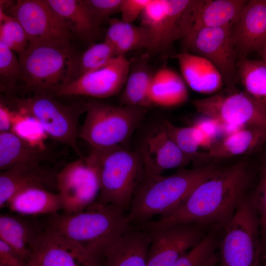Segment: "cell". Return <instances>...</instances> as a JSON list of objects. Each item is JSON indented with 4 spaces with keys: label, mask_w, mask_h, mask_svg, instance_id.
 <instances>
[{
    "label": "cell",
    "mask_w": 266,
    "mask_h": 266,
    "mask_svg": "<svg viewBox=\"0 0 266 266\" xmlns=\"http://www.w3.org/2000/svg\"><path fill=\"white\" fill-rule=\"evenodd\" d=\"M258 167L241 161L220 167L199 184L169 216L139 225L144 230L175 224H214L223 228L255 186Z\"/></svg>",
    "instance_id": "1"
},
{
    "label": "cell",
    "mask_w": 266,
    "mask_h": 266,
    "mask_svg": "<svg viewBox=\"0 0 266 266\" xmlns=\"http://www.w3.org/2000/svg\"><path fill=\"white\" fill-rule=\"evenodd\" d=\"M221 167L211 162L171 175L144 177L133 198L127 214L130 223L140 225L155 215L165 218L174 212L201 183Z\"/></svg>",
    "instance_id": "2"
},
{
    "label": "cell",
    "mask_w": 266,
    "mask_h": 266,
    "mask_svg": "<svg viewBox=\"0 0 266 266\" xmlns=\"http://www.w3.org/2000/svg\"><path fill=\"white\" fill-rule=\"evenodd\" d=\"M49 216L45 229L81 244L100 259L132 226L124 211L97 200L76 213Z\"/></svg>",
    "instance_id": "3"
},
{
    "label": "cell",
    "mask_w": 266,
    "mask_h": 266,
    "mask_svg": "<svg viewBox=\"0 0 266 266\" xmlns=\"http://www.w3.org/2000/svg\"><path fill=\"white\" fill-rule=\"evenodd\" d=\"M80 55L70 42L30 44L18 55L22 70L21 90L56 97L79 77Z\"/></svg>",
    "instance_id": "4"
},
{
    "label": "cell",
    "mask_w": 266,
    "mask_h": 266,
    "mask_svg": "<svg viewBox=\"0 0 266 266\" xmlns=\"http://www.w3.org/2000/svg\"><path fill=\"white\" fill-rule=\"evenodd\" d=\"M99 177L100 189L96 200L128 211L145 177L139 149L131 151L118 146L101 150Z\"/></svg>",
    "instance_id": "5"
},
{
    "label": "cell",
    "mask_w": 266,
    "mask_h": 266,
    "mask_svg": "<svg viewBox=\"0 0 266 266\" xmlns=\"http://www.w3.org/2000/svg\"><path fill=\"white\" fill-rule=\"evenodd\" d=\"M55 97L33 95L26 98L5 95L0 98L11 109L35 117L48 136L70 147L79 157L83 156L78 147L77 129L80 116L86 112V102L62 104Z\"/></svg>",
    "instance_id": "6"
},
{
    "label": "cell",
    "mask_w": 266,
    "mask_h": 266,
    "mask_svg": "<svg viewBox=\"0 0 266 266\" xmlns=\"http://www.w3.org/2000/svg\"><path fill=\"white\" fill-rule=\"evenodd\" d=\"M86 116L79 137L91 148L104 150L120 146L127 141L140 123L146 108L114 105L99 101H86Z\"/></svg>",
    "instance_id": "7"
},
{
    "label": "cell",
    "mask_w": 266,
    "mask_h": 266,
    "mask_svg": "<svg viewBox=\"0 0 266 266\" xmlns=\"http://www.w3.org/2000/svg\"><path fill=\"white\" fill-rule=\"evenodd\" d=\"M223 229L218 246L220 266H262L260 223L252 192Z\"/></svg>",
    "instance_id": "8"
},
{
    "label": "cell",
    "mask_w": 266,
    "mask_h": 266,
    "mask_svg": "<svg viewBox=\"0 0 266 266\" xmlns=\"http://www.w3.org/2000/svg\"><path fill=\"white\" fill-rule=\"evenodd\" d=\"M100 156V150L91 148L88 156L70 162L57 174L56 188L63 212L82 211L97 200Z\"/></svg>",
    "instance_id": "9"
},
{
    "label": "cell",
    "mask_w": 266,
    "mask_h": 266,
    "mask_svg": "<svg viewBox=\"0 0 266 266\" xmlns=\"http://www.w3.org/2000/svg\"><path fill=\"white\" fill-rule=\"evenodd\" d=\"M233 87L210 97L195 100L192 104L203 116L236 130L251 126L266 130V104L244 91L233 90Z\"/></svg>",
    "instance_id": "10"
},
{
    "label": "cell",
    "mask_w": 266,
    "mask_h": 266,
    "mask_svg": "<svg viewBox=\"0 0 266 266\" xmlns=\"http://www.w3.org/2000/svg\"><path fill=\"white\" fill-rule=\"evenodd\" d=\"M232 27L205 28L191 31L181 39L183 51L201 56L221 73L224 83L234 86L238 80V59L232 37Z\"/></svg>",
    "instance_id": "11"
},
{
    "label": "cell",
    "mask_w": 266,
    "mask_h": 266,
    "mask_svg": "<svg viewBox=\"0 0 266 266\" xmlns=\"http://www.w3.org/2000/svg\"><path fill=\"white\" fill-rule=\"evenodd\" d=\"M8 10L23 27L30 44L68 42L73 35L46 0H18Z\"/></svg>",
    "instance_id": "12"
},
{
    "label": "cell",
    "mask_w": 266,
    "mask_h": 266,
    "mask_svg": "<svg viewBox=\"0 0 266 266\" xmlns=\"http://www.w3.org/2000/svg\"><path fill=\"white\" fill-rule=\"evenodd\" d=\"M205 226L175 224L143 230L151 239L147 266H171L203 238L207 233Z\"/></svg>",
    "instance_id": "13"
},
{
    "label": "cell",
    "mask_w": 266,
    "mask_h": 266,
    "mask_svg": "<svg viewBox=\"0 0 266 266\" xmlns=\"http://www.w3.org/2000/svg\"><path fill=\"white\" fill-rule=\"evenodd\" d=\"M27 266H101V259L81 244L44 229Z\"/></svg>",
    "instance_id": "14"
},
{
    "label": "cell",
    "mask_w": 266,
    "mask_h": 266,
    "mask_svg": "<svg viewBox=\"0 0 266 266\" xmlns=\"http://www.w3.org/2000/svg\"><path fill=\"white\" fill-rule=\"evenodd\" d=\"M190 0H151L140 17V25L149 31L151 51L167 50L182 37L181 21Z\"/></svg>",
    "instance_id": "15"
},
{
    "label": "cell",
    "mask_w": 266,
    "mask_h": 266,
    "mask_svg": "<svg viewBox=\"0 0 266 266\" xmlns=\"http://www.w3.org/2000/svg\"><path fill=\"white\" fill-rule=\"evenodd\" d=\"M130 61L117 56L105 66L87 73L60 91L56 97L72 96L104 99L121 93L126 84Z\"/></svg>",
    "instance_id": "16"
},
{
    "label": "cell",
    "mask_w": 266,
    "mask_h": 266,
    "mask_svg": "<svg viewBox=\"0 0 266 266\" xmlns=\"http://www.w3.org/2000/svg\"><path fill=\"white\" fill-rule=\"evenodd\" d=\"M138 149L144 167V177L181 168L192 161L173 140L163 123L150 131Z\"/></svg>",
    "instance_id": "17"
},
{
    "label": "cell",
    "mask_w": 266,
    "mask_h": 266,
    "mask_svg": "<svg viewBox=\"0 0 266 266\" xmlns=\"http://www.w3.org/2000/svg\"><path fill=\"white\" fill-rule=\"evenodd\" d=\"M247 1L190 0L182 19V37L187 33L198 29L232 26Z\"/></svg>",
    "instance_id": "18"
},
{
    "label": "cell",
    "mask_w": 266,
    "mask_h": 266,
    "mask_svg": "<svg viewBox=\"0 0 266 266\" xmlns=\"http://www.w3.org/2000/svg\"><path fill=\"white\" fill-rule=\"evenodd\" d=\"M232 37L238 59L260 52L266 44V0H248L232 27Z\"/></svg>",
    "instance_id": "19"
},
{
    "label": "cell",
    "mask_w": 266,
    "mask_h": 266,
    "mask_svg": "<svg viewBox=\"0 0 266 266\" xmlns=\"http://www.w3.org/2000/svg\"><path fill=\"white\" fill-rule=\"evenodd\" d=\"M150 242L148 232L131 226L103 254L101 266H147Z\"/></svg>",
    "instance_id": "20"
},
{
    "label": "cell",
    "mask_w": 266,
    "mask_h": 266,
    "mask_svg": "<svg viewBox=\"0 0 266 266\" xmlns=\"http://www.w3.org/2000/svg\"><path fill=\"white\" fill-rule=\"evenodd\" d=\"M266 144V130L257 127L242 128L216 141L196 160L200 166L209 160L246 155L261 150Z\"/></svg>",
    "instance_id": "21"
},
{
    "label": "cell",
    "mask_w": 266,
    "mask_h": 266,
    "mask_svg": "<svg viewBox=\"0 0 266 266\" xmlns=\"http://www.w3.org/2000/svg\"><path fill=\"white\" fill-rule=\"evenodd\" d=\"M57 174L42 167L40 164L14 166L0 173V207L2 208L19 192L31 187L48 189L56 187ZM49 190V189H48Z\"/></svg>",
    "instance_id": "22"
},
{
    "label": "cell",
    "mask_w": 266,
    "mask_h": 266,
    "mask_svg": "<svg viewBox=\"0 0 266 266\" xmlns=\"http://www.w3.org/2000/svg\"><path fill=\"white\" fill-rule=\"evenodd\" d=\"M182 76L190 88L199 93L216 94L224 83L217 68L205 58L187 52L175 54Z\"/></svg>",
    "instance_id": "23"
},
{
    "label": "cell",
    "mask_w": 266,
    "mask_h": 266,
    "mask_svg": "<svg viewBox=\"0 0 266 266\" xmlns=\"http://www.w3.org/2000/svg\"><path fill=\"white\" fill-rule=\"evenodd\" d=\"M46 0L64 20L73 35L93 43L98 34L100 25L85 0Z\"/></svg>",
    "instance_id": "24"
},
{
    "label": "cell",
    "mask_w": 266,
    "mask_h": 266,
    "mask_svg": "<svg viewBox=\"0 0 266 266\" xmlns=\"http://www.w3.org/2000/svg\"><path fill=\"white\" fill-rule=\"evenodd\" d=\"M41 231L19 215H0V240L15 251L27 263Z\"/></svg>",
    "instance_id": "25"
},
{
    "label": "cell",
    "mask_w": 266,
    "mask_h": 266,
    "mask_svg": "<svg viewBox=\"0 0 266 266\" xmlns=\"http://www.w3.org/2000/svg\"><path fill=\"white\" fill-rule=\"evenodd\" d=\"M6 206L21 216L50 215L63 209L58 193L40 187L24 189L13 196Z\"/></svg>",
    "instance_id": "26"
},
{
    "label": "cell",
    "mask_w": 266,
    "mask_h": 266,
    "mask_svg": "<svg viewBox=\"0 0 266 266\" xmlns=\"http://www.w3.org/2000/svg\"><path fill=\"white\" fill-rule=\"evenodd\" d=\"M154 74L145 56L130 61L129 75L119 98L121 104L145 108L151 105L149 91Z\"/></svg>",
    "instance_id": "27"
},
{
    "label": "cell",
    "mask_w": 266,
    "mask_h": 266,
    "mask_svg": "<svg viewBox=\"0 0 266 266\" xmlns=\"http://www.w3.org/2000/svg\"><path fill=\"white\" fill-rule=\"evenodd\" d=\"M182 76L168 67L157 70L153 75L149 91L152 105L172 107L184 103L188 98Z\"/></svg>",
    "instance_id": "28"
},
{
    "label": "cell",
    "mask_w": 266,
    "mask_h": 266,
    "mask_svg": "<svg viewBox=\"0 0 266 266\" xmlns=\"http://www.w3.org/2000/svg\"><path fill=\"white\" fill-rule=\"evenodd\" d=\"M46 148L33 146L11 132L0 133V169L20 165L40 164L50 160Z\"/></svg>",
    "instance_id": "29"
},
{
    "label": "cell",
    "mask_w": 266,
    "mask_h": 266,
    "mask_svg": "<svg viewBox=\"0 0 266 266\" xmlns=\"http://www.w3.org/2000/svg\"><path fill=\"white\" fill-rule=\"evenodd\" d=\"M109 22L104 40L112 46L117 56H125L128 52L142 48L150 51L151 36L145 27L122 19H111Z\"/></svg>",
    "instance_id": "30"
},
{
    "label": "cell",
    "mask_w": 266,
    "mask_h": 266,
    "mask_svg": "<svg viewBox=\"0 0 266 266\" xmlns=\"http://www.w3.org/2000/svg\"><path fill=\"white\" fill-rule=\"evenodd\" d=\"M238 80L244 91L266 104V64L262 60L239 58L236 63Z\"/></svg>",
    "instance_id": "31"
},
{
    "label": "cell",
    "mask_w": 266,
    "mask_h": 266,
    "mask_svg": "<svg viewBox=\"0 0 266 266\" xmlns=\"http://www.w3.org/2000/svg\"><path fill=\"white\" fill-rule=\"evenodd\" d=\"M219 240L215 232L207 233L195 246L182 255L171 266H216L219 261Z\"/></svg>",
    "instance_id": "32"
},
{
    "label": "cell",
    "mask_w": 266,
    "mask_h": 266,
    "mask_svg": "<svg viewBox=\"0 0 266 266\" xmlns=\"http://www.w3.org/2000/svg\"><path fill=\"white\" fill-rule=\"evenodd\" d=\"M162 123L178 147L192 161L196 160L200 153V148H209L211 146L203 133L195 124L189 127H178L166 120Z\"/></svg>",
    "instance_id": "33"
},
{
    "label": "cell",
    "mask_w": 266,
    "mask_h": 266,
    "mask_svg": "<svg viewBox=\"0 0 266 266\" xmlns=\"http://www.w3.org/2000/svg\"><path fill=\"white\" fill-rule=\"evenodd\" d=\"M13 112L10 132L33 146L46 148L44 142L48 135L41 124L30 115Z\"/></svg>",
    "instance_id": "34"
},
{
    "label": "cell",
    "mask_w": 266,
    "mask_h": 266,
    "mask_svg": "<svg viewBox=\"0 0 266 266\" xmlns=\"http://www.w3.org/2000/svg\"><path fill=\"white\" fill-rule=\"evenodd\" d=\"M0 42L18 55L30 46L28 35L19 22L0 8Z\"/></svg>",
    "instance_id": "35"
},
{
    "label": "cell",
    "mask_w": 266,
    "mask_h": 266,
    "mask_svg": "<svg viewBox=\"0 0 266 266\" xmlns=\"http://www.w3.org/2000/svg\"><path fill=\"white\" fill-rule=\"evenodd\" d=\"M22 81V70L19 58L13 51L0 42V90L11 95L17 90V83Z\"/></svg>",
    "instance_id": "36"
},
{
    "label": "cell",
    "mask_w": 266,
    "mask_h": 266,
    "mask_svg": "<svg viewBox=\"0 0 266 266\" xmlns=\"http://www.w3.org/2000/svg\"><path fill=\"white\" fill-rule=\"evenodd\" d=\"M252 195L259 217L261 248L264 256L266 254V151L260 159L257 181Z\"/></svg>",
    "instance_id": "37"
},
{
    "label": "cell",
    "mask_w": 266,
    "mask_h": 266,
    "mask_svg": "<svg viewBox=\"0 0 266 266\" xmlns=\"http://www.w3.org/2000/svg\"><path fill=\"white\" fill-rule=\"evenodd\" d=\"M117 56L112 46L105 40L93 43L81 54L79 60V77L105 66Z\"/></svg>",
    "instance_id": "38"
},
{
    "label": "cell",
    "mask_w": 266,
    "mask_h": 266,
    "mask_svg": "<svg viewBox=\"0 0 266 266\" xmlns=\"http://www.w3.org/2000/svg\"><path fill=\"white\" fill-rule=\"evenodd\" d=\"M92 14L100 26L113 14L120 12L122 0H85Z\"/></svg>",
    "instance_id": "39"
},
{
    "label": "cell",
    "mask_w": 266,
    "mask_h": 266,
    "mask_svg": "<svg viewBox=\"0 0 266 266\" xmlns=\"http://www.w3.org/2000/svg\"><path fill=\"white\" fill-rule=\"evenodd\" d=\"M151 0H122L120 12L122 20L132 23L150 2Z\"/></svg>",
    "instance_id": "40"
},
{
    "label": "cell",
    "mask_w": 266,
    "mask_h": 266,
    "mask_svg": "<svg viewBox=\"0 0 266 266\" xmlns=\"http://www.w3.org/2000/svg\"><path fill=\"white\" fill-rule=\"evenodd\" d=\"M204 117L197 121L195 125L202 131L211 146L216 142V138L223 133L222 126L218 121Z\"/></svg>",
    "instance_id": "41"
},
{
    "label": "cell",
    "mask_w": 266,
    "mask_h": 266,
    "mask_svg": "<svg viewBox=\"0 0 266 266\" xmlns=\"http://www.w3.org/2000/svg\"><path fill=\"white\" fill-rule=\"evenodd\" d=\"M0 266H27V263L15 251L0 240Z\"/></svg>",
    "instance_id": "42"
},
{
    "label": "cell",
    "mask_w": 266,
    "mask_h": 266,
    "mask_svg": "<svg viewBox=\"0 0 266 266\" xmlns=\"http://www.w3.org/2000/svg\"><path fill=\"white\" fill-rule=\"evenodd\" d=\"M13 113V110L8 107L4 101L0 99V133L10 131Z\"/></svg>",
    "instance_id": "43"
},
{
    "label": "cell",
    "mask_w": 266,
    "mask_h": 266,
    "mask_svg": "<svg viewBox=\"0 0 266 266\" xmlns=\"http://www.w3.org/2000/svg\"><path fill=\"white\" fill-rule=\"evenodd\" d=\"M262 60L266 64V44L260 51Z\"/></svg>",
    "instance_id": "44"
},
{
    "label": "cell",
    "mask_w": 266,
    "mask_h": 266,
    "mask_svg": "<svg viewBox=\"0 0 266 266\" xmlns=\"http://www.w3.org/2000/svg\"><path fill=\"white\" fill-rule=\"evenodd\" d=\"M265 256H266V255H265ZM265 266H266V265H265Z\"/></svg>",
    "instance_id": "45"
}]
</instances>
